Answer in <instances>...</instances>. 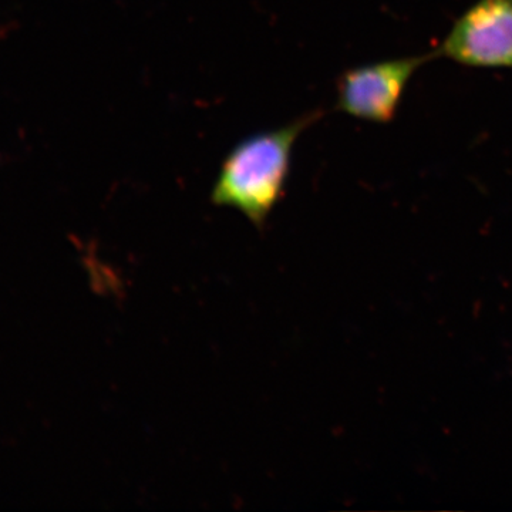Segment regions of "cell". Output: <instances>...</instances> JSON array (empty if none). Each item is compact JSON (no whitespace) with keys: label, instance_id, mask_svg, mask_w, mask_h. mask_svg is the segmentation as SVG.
I'll list each match as a JSON object with an SVG mask.
<instances>
[{"label":"cell","instance_id":"3957f363","mask_svg":"<svg viewBox=\"0 0 512 512\" xmlns=\"http://www.w3.org/2000/svg\"><path fill=\"white\" fill-rule=\"evenodd\" d=\"M437 52L474 69H512V0H476Z\"/></svg>","mask_w":512,"mask_h":512},{"label":"cell","instance_id":"7a4b0ae2","mask_svg":"<svg viewBox=\"0 0 512 512\" xmlns=\"http://www.w3.org/2000/svg\"><path fill=\"white\" fill-rule=\"evenodd\" d=\"M436 57L434 50L345 70L336 82V109L353 119L392 123L414 74Z\"/></svg>","mask_w":512,"mask_h":512},{"label":"cell","instance_id":"6da1fadb","mask_svg":"<svg viewBox=\"0 0 512 512\" xmlns=\"http://www.w3.org/2000/svg\"><path fill=\"white\" fill-rule=\"evenodd\" d=\"M322 116V110H312L285 126L252 134L235 144L212 185V204L237 210L255 228H264L284 198L296 141Z\"/></svg>","mask_w":512,"mask_h":512}]
</instances>
